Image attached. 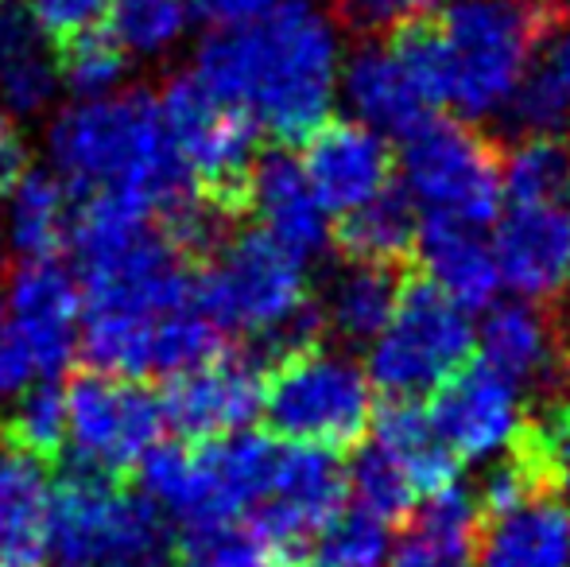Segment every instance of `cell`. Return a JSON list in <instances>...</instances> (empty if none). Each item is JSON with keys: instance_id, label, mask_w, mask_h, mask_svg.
Returning <instances> with one entry per match:
<instances>
[{"instance_id": "cell-1", "label": "cell", "mask_w": 570, "mask_h": 567, "mask_svg": "<svg viewBox=\"0 0 570 567\" xmlns=\"http://www.w3.org/2000/svg\"><path fill=\"white\" fill-rule=\"evenodd\" d=\"M338 23L307 0H279L261 20L203 39L195 78L272 140H307L338 101Z\"/></svg>"}, {"instance_id": "cell-2", "label": "cell", "mask_w": 570, "mask_h": 567, "mask_svg": "<svg viewBox=\"0 0 570 567\" xmlns=\"http://www.w3.org/2000/svg\"><path fill=\"white\" fill-rule=\"evenodd\" d=\"M540 23L532 0H446L435 23H404L392 39L435 109L485 121L517 98Z\"/></svg>"}, {"instance_id": "cell-3", "label": "cell", "mask_w": 570, "mask_h": 567, "mask_svg": "<svg viewBox=\"0 0 570 567\" xmlns=\"http://www.w3.org/2000/svg\"><path fill=\"white\" fill-rule=\"evenodd\" d=\"M51 164L70 195H128L164 218L198 195L167 144L151 94L128 90L62 109L51 125Z\"/></svg>"}, {"instance_id": "cell-4", "label": "cell", "mask_w": 570, "mask_h": 567, "mask_svg": "<svg viewBox=\"0 0 570 567\" xmlns=\"http://www.w3.org/2000/svg\"><path fill=\"white\" fill-rule=\"evenodd\" d=\"M195 303L222 334L261 342L279 358L315 346L318 311L307 292V265L256 234H229L195 268Z\"/></svg>"}, {"instance_id": "cell-5", "label": "cell", "mask_w": 570, "mask_h": 567, "mask_svg": "<svg viewBox=\"0 0 570 567\" xmlns=\"http://www.w3.org/2000/svg\"><path fill=\"white\" fill-rule=\"evenodd\" d=\"M365 365L342 350L307 346L279 358L264 378L261 417L276 439L318 451H342L368 436L376 417Z\"/></svg>"}, {"instance_id": "cell-6", "label": "cell", "mask_w": 570, "mask_h": 567, "mask_svg": "<svg viewBox=\"0 0 570 567\" xmlns=\"http://www.w3.org/2000/svg\"><path fill=\"white\" fill-rule=\"evenodd\" d=\"M51 553L62 567H175L164 517L140 493L86 470L51 490Z\"/></svg>"}, {"instance_id": "cell-7", "label": "cell", "mask_w": 570, "mask_h": 567, "mask_svg": "<svg viewBox=\"0 0 570 567\" xmlns=\"http://www.w3.org/2000/svg\"><path fill=\"white\" fill-rule=\"evenodd\" d=\"M400 195L420 222L489 229L501 214V159L462 121H428L404 137Z\"/></svg>"}, {"instance_id": "cell-8", "label": "cell", "mask_w": 570, "mask_h": 567, "mask_svg": "<svg viewBox=\"0 0 570 567\" xmlns=\"http://www.w3.org/2000/svg\"><path fill=\"white\" fill-rule=\"evenodd\" d=\"M473 354L470 311L435 292L428 281L400 287V303L384 331L368 342V381L392 404L435 397Z\"/></svg>"}, {"instance_id": "cell-9", "label": "cell", "mask_w": 570, "mask_h": 567, "mask_svg": "<svg viewBox=\"0 0 570 567\" xmlns=\"http://www.w3.org/2000/svg\"><path fill=\"white\" fill-rule=\"evenodd\" d=\"M167 144L187 179L237 218L245 211V183L256 164V129L245 114L210 94L195 75H175L156 98Z\"/></svg>"}, {"instance_id": "cell-10", "label": "cell", "mask_w": 570, "mask_h": 567, "mask_svg": "<svg viewBox=\"0 0 570 567\" xmlns=\"http://www.w3.org/2000/svg\"><path fill=\"white\" fill-rule=\"evenodd\" d=\"M67 397V447L86 475L120 478L164 436L159 397L140 381L82 370L62 389Z\"/></svg>"}, {"instance_id": "cell-11", "label": "cell", "mask_w": 570, "mask_h": 567, "mask_svg": "<svg viewBox=\"0 0 570 567\" xmlns=\"http://www.w3.org/2000/svg\"><path fill=\"white\" fill-rule=\"evenodd\" d=\"M345 501V470L331 451L299 443H276L268 486L256 509L248 514V525L279 553V560H292L299 548H307Z\"/></svg>"}, {"instance_id": "cell-12", "label": "cell", "mask_w": 570, "mask_h": 567, "mask_svg": "<svg viewBox=\"0 0 570 567\" xmlns=\"http://www.w3.org/2000/svg\"><path fill=\"white\" fill-rule=\"evenodd\" d=\"M423 417L454 462H497L517 451L528 431L524 393L481 362L458 370L431 397Z\"/></svg>"}, {"instance_id": "cell-13", "label": "cell", "mask_w": 570, "mask_h": 567, "mask_svg": "<svg viewBox=\"0 0 570 567\" xmlns=\"http://www.w3.org/2000/svg\"><path fill=\"white\" fill-rule=\"evenodd\" d=\"M264 365L253 354H218L179 378H167L159 397L164 428L179 443H218L248 431L264 409Z\"/></svg>"}, {"instance_id": "cell-14", "label": "cell", "mask_w": 570, "mask_h": 567, "mask_svg": "<svg viewBox=\"0 0 570 567\" xmlns=\"http://www.w3.org/2000/svg\"><path fill=\"white\" fill-rule=\"evenodd\" d=\"M0 307L23 334L43 381H55L75 362L82 287L62 261H20V268L8 276Z\"/></svg>"}, {"instance_id": "cell-15", "label": "cell", "mask_w": 570, "mask_h": 567, "mask_svg": "<svg viewBox=\"0 0 570 567\" xmlns=\"http://www.w3.org/2000/svg\"><path fill=\"white\" fill-rule=\"evenodd\" d=\"M338 98L350 106V121L373 129L376 137H412L435 121V101L428 98L396 39H368L345 55Z\"/></svg>"}, {"instance_id": "cell-16", "label": "cell", "mask_w": 570, "mask_h": 567, "mask_svg": "<svg viewBox=\"0 0 570 567\" xmlns=\"http://www.w3.org/2000/svg\"><path fill=\"white\" fill-rule=\"evenodd\" d=\"M489 245L501 287L517 300L543 303L570 287V203L509 206L497 214Z\"/></svg>"}, {"instance_id": "cell-17", "label": "cell", "mask_w": 570, "mask_h": 567, "mask_svg": "<svg viewBox=\"0 0 570 567\" xmlns=\"http://www.w3.org/2000/svg\"><path fill=\"white\" fill-rule=\"evenodd\" d=\"M311 190L326 214H350L373 203L392 183V151L384 137L357 121H323L307 137L299 159Z\"/></svg>"}, {"instance_id": "cell-18", "label": "cell", "mask_w": 570, "mask_h": 567, "mask_svg": "<svg viewBox=\"0 0 570 567\" xmlns=\"http://www.w3.org/2000/svg\"><path fill=\"white\" fill-rule=\"evenodd\" d=\"M245 211H253L261 234L292 253L299 265H311L331 250V214L315 198L292 151L276 148L256 156L245 183Z\"/></svg>"}, {"instance_id": "cell-19", "label": "cell", "mask_w": 570, "mask_h": 567, "mask_svg": "<svg viewBox=\"0 0 570 567\" xmlns=\"http://www.w3.org/2000/svg\"><path fill=\"white\" fill-rule=\"evenodd\" d=\"M473 346L481 350V365L517 385L520 393L548 389L563 378L559 334L535 303H493L485 311L481 331H473Z\"/></svg>"}, {"instance_id": "cell-20", "label": "cell", "mask_w": 570, "mask_h": 567, "mask_svg": "<svg viewBox=\"0 0 570 567\" xmlns=\"http://www.w3.org/2000/svg\"><path fill=\"white\" fill-rule=\"evenodd\" d=\"M51 556V478L23 451L0 454V567H43Z\"/></svg>"}, {"instance_id": "cell-21", "label": "cell", "mask_w": 570, "mask_h": 567, "mask_svg": "<svg viewBox=\"0 0 570 567\" xmlns=\"http://www.w3.org/2000/svg\"><path fill=\"white\" fill-rule=\"evenodd\" d=\"M570 509L551 493H535L524 506L485 517L478 567H567Z\"/></svg>"}, {"instance_id": "cell-22", "label": "cell", "mask_w": 570, "mask_h": 567, "mask_svg": "<svg viewBox=\"0 0 570 567\" xmlns=\"http://www.w3.org/2000/svg\"><path fill=\"white\" fill-rule=\"evenodd\" d=\"M415 250L428 268V284L462 311H489L497 303L501 276L485 229L420 222Z\"/></svg>"}, {"instance_id": "cell-23", "label": "cell", "mask_w": 570, "mask_h": 567, "mask_svg": "<svg viewBox=\"0 0 570 567\" xmlns=\"http://www.w3.org/2000/svg\"><path fill=\"white\" fill-rule=\"evenodd\" d=\"M509 109L528 137L563 140L570 133V4L556 16H543L532 59Z\"/></svg>"}, {"instance_id": "cell-24", "label": "cell", "mask_w": 570, "mask_h": 567, "mask_svg": "<svg viewBox=\"0 0 570 567\" xmlns=\"http://www.w3.org/2000/svg\"><path fill=\"white\" fill-rule=\"evenodd\" d=\"M481 509L462 482H451L423 498L400 545L392 548V567H473V537Z\"/></svg>"}, {"instance_id": "cell-25", "label": "cell", "mask_w": 570, "mask_h": 567, "mask_svg": "<svg viewBox=\"0 0 570 567\" xmlns=\"http://www.w3.org/2000/svg\"><path fill=\"white\" fill-rule=\"evenodd\" d=\"M78 198L59 175L28 172L8 195V242L23 261H59L70 245Z\"/></svg>"}, {"instance_id": "cell-26", "label": "cell", "mask_w": 570, "mask_h": 567, "mask_svg": "<svg viewBox=\"0 0 570 567\" xmlns=\"http://www.w3.org/2000/svg\"><path fill=\"white\" fill-rule=\"evenodd\" d=\"M400 303V281L384 265L350 261L331 281L323 319L342 342H373Z\"/></svg>"}, {"instance_id": "cell-27", "label": "cell", "mask_w": 570, "mask_h": 567, "mask_svg": "<svg viewBox=\"0 0 570 567\" xmlns=\"http://www.w3.org/2000/svg\"><path fill=\"white\" fill-rule=\"evenodd\" d=\"M415 234H420V218L396 187L381 190L373 203L342 214L338 222V245L345 257L361 265L392 268L415 245Z\"/></svg>"}, {"instance_id": "cell-28", "label": "cell", "mask_w": 570, "mask_h": 567, "mask_svg": "<svg viewBox=\"0 0 570 567\" xmlns=\"http://www.w3.org/2000/svg\"><path fill=\"white\" fill-rule=\"evenodd\" d=\"M345 493H353V501L361 514L376 517V521L392 525L415 514L423 490L415 482V475L389 451L384 443L368 439L357 454H353L350 470H345Z\"/></svg>"}, {"instance_id": "cell-29", "label": "cell", "mask_w": 570, "mask_h": 567, "mask_svg": "<svg viewBox=\"0 0 570 567\" xmlns=\"http://www.w3.org/2000/svg\"><path fill=\"white\" fill-rule=\"evenodd\" d=\"M501 198L509 206L570 203V144L559 137H524L501 159Z\"/></svg>"}, {"instance_id": "cell-30", "label": "cell", "mask_w": 570, "mask_h": 567, "mask_svg": "<svg viewBox=\"0 0 570 567\" xmlns=\"http://www.w3.org/2000/svg\"><path fill=\"white\" fill-rule=\"evenodd\" d=\"M128 70V55L106 28L78 31L55 43V75L59 86L70 90L78 101H98L120 90Z\"/></svg>"}, {"instance_id": "cell-31", "label": "cell", "mask_w": 570, "mask_h": 567, "mask_svg": "<svg viewBox=\"0 0 570 567\" xmlns=\"http://www.w3.org/2000/svg\"><path fill=\"white\" fill-rule=\"evenodd\" d=\"M109 36L125 55H164L190 23L187 0H109Z\"/></svg>"}, {"instance_id": "cell-32", "label": "cell", "mask_w": 570, "mask_h": 567, "mask_svg": "<svg viewBox=\"0 0 570 567\" xmlns=\"http://www.w3.org/2000/svg\"><path fill=\"white\" fill-rule=\"evenodd\" d=\"M8 431H12L16 451L31 454L43 467L59 459L67 451V397L59 381H36L31 389H23L16 397Z\"/></svg>"}, {"instance_id": "cell-33", "label": "cell", "mask_w": 570, "mask_h": 567, "mask_svg": "<svg viewBox=\"0 0 570 567\" xmlns=\"http://www.w3.org/2000/svg\"><path fill=\"white\" fill-rule=\"evenodd\" d=\"M311 545H315V567H389L396 548L389 525L361 509H342Z\"/></svg>"}, {"instance_id": "cell-34", "label": "cell", "mask_w": 570, "mask_h": 567, "mask_svg": "<svg viewBox=\"0 0 570 567\" xmlns=\"http://www.w3.org/2000/svg\"><path fill=\"white\" fill-rule=\"evenodd\" d=\"M183 567H284L279 553L248 521L183 537Z\"/></svg>"}, {"instance_id": "cell-35", "label": "cell", "mask_w": 570, "mask_h": 567, "mask_svg": "<svg viewBox=\"0 0 570 567\" xmlns=\"http://www.w3.org/2000/svg\"><path fill=\"white\" fill-rule=\"evenodd\" d=\"M20 4L39 28V36H51L59 43V39H70L78 31L101 28L109 0H20Z\"/></svg>"}, {"instance_id": "cell-36", "label": "cell", "mask_w": 570, "mask_h": 567, "mask_svg": "<svg viewBox=\"0 0 570 567\" xmlns=\"http://www.w3.org/2000/svg\"><path fill=\"white\" fill-rule=\"evenodd\" d=\"M36 381H43L39 378L36 358H31L23 334L16 331V323L4 315V307H0V401H16V397L36 385Z\"/></svg>"}, {"instance_id": "cell-37", "label": "cell", "mask_w": 570, "mask_h": 567, "mask_svg": "<svg viewBox=\"0 0 570 567\" xmlns=\"http://www.w3.org/2000/svg\"><path fill=\"white\" fill-rule=\"evenodd\" d=\"M528 443L535 447V454L548 467L551 482H570V404L551 412L548 424H540L535 431H528Z\"/></svg>"}, {"instance_id": "cell-38", "label": "cell", "mask_w": 570, "mask_h": 567, "mask_svg": "<svg viewBox=\"0 0 570 567\" xmlns=\"http://www.w3.org/2000/svg\"><path fill=\"white\" fill-rule=\"evenodd\" d=\"M276 4L279 0H187V12L198 16L210 31H222V28H240V23L261 20Z\"/></svg>"}, {"instance_id": "cell-39", "label": "cell", "mask_w": 570, "mask_h": 567, "mask_svg": "<svg viewBox=\"0 0 570 567\" xmlns=\"http://www.w3.org/2000/svg\"><path fill=\"white\" fill-rule=\"evenodd\" d=\"M23 175H28V144L16 133V125L0 114V198L12 195Z\"/></svg>"}, {"instance_id": "cell-40", "label": "cell", "mask_w": 570, "mask_h": 567, "mask_svg": "<svg viewBox=\"0 0 570 567\" xmlns=\"http://www.w3.org/2000/svg\"><path fill=\"white\" fill-rule=\"evenodd\" d=\"M342 8L350 16H357L361 23H373V28H381V8H384V0H342Z\"/></svg>"}, {"instance_id": "cell-41", "label": "cell", "mask_w": 570, "mask_h": 567, "mask_svg": "<svg viewBox=\"0 0 570 567\" xmlns=\"http://www.w3.org/2000/svg\"><path fill=\"white\" fill-rule=\"evenodd\" d=\"M0 443H4V424H0Z\"/></svg>"}, {"instance_id": "cell-42", "label": "cell", "mask_w": 570, "mask_h": 567, "mask_svg": "<svg viewBox=\"0 0 570 567\" xmlns=\"http://www.w3.org/2000/svg\"><path fill=\"white\" fill-rule=\"evenodd\" d=\"M567 567H570V560H567Z\"/></svg>"}, {"instance_id": "cell-43", "label": "cell", "mask_w": 570, "mask_h": 567, "mask_svg": "<svg viewBox=\"0 0 570 567\" xmlns=\"http://www.w3.org/2000/svg\"><path fill=\"white\" fill-rule=\"evenodd\" d=\"M175 567H179V564H175Z\"/></svg>"}]
</instances>
